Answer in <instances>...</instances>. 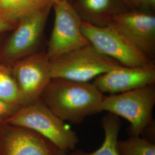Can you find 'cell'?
I'll use <instances>...</instances> for the list:
<instances>
[{"mask_svg": "<svg viewBox=\"0 0 155 155\" xmlns=\"http://www.w3.org/2000/svg\"><path fill=\"white\" fill-rule=\"evenodd\" d=\"M56 149L39 133L0 118V155H54Z\"/></svg>", "mask_w": 155, "mask_h": 155, "instance_id": "30bf717a", "label": "cell"}, {"mask_svg": "<svg viewBox=\"0 0 155 155\" xmlns=\"http://www.w3.org/2000/svg\"><path fill=\"white\" fill-rule=\"evenodd\" d=\"M71 4L83 21L97 26H106L112 17L129 10L121 0H73Z\"/></svg>", "mask_w": 155, "mask_h": 155, "instance_id": "7c38bea8", "label": "cell"}, {"mask_svg": "<svg viewBox=\"0 0 155 155\" xmlns=\"http://www.w3.org/2000/svg\"><path fill=\"white\" fill-rule=\"evenodd\" d=\"M4 119L10 124L39 133L58 148L67 152L74 150L79 141L76 133L56 116L40 98L32 104L20 107Z\"/></svg>", "mask_w": 155, "mask_h": 155, "instance_id": "7a4b0ae2", "label": "cell"}, {"mask_svg": "<svg viewBox=\"0 0 155 155\" xmlns=\"http://www.w3.org/2000/svg\"><path fill=\"white\" fill-rule=\"evenodd\" d=\"M117 150L120 155H155V144L141 136L118 140Z\"/></svg>", "mask_w": 155, "mask_h": 155, "instance_id": "2e32d148", "label": "cell"}, {"mask_svg": "<svg viewBox=\"0 0 155 155\" xmlns=\"http://www.w3.org/2000/svg\"><path fill=\"white\" fill-rule=\"evenodd\" d=\"M52 6L32 13L18 21L2 51L4 60L16 62L36 52Z\"/></svg>", "mask_w": 155, "mask_h": 155, "instance_id": "ba28073f", "label": "cell"}, {"mask_svg": "<svg viewBox=\"0 0 155 155\" xmlns=\"http://www.w3.org/2000/svg\"><path fill=\"white\" fill-rule=\"evenodd\" d=\"M12 74L18 89L21 106L37 101L52 79L46 52H36L16 61Z\"/></svg>", "mask_w": 155, "mask_h": 155, "instance_id": "52a82bcc", "label": "cell"}, {"mask_svg": "<svg viewBox=\"0 0 155 155\" xmlns=\"http://www.w3.org/2000/svg\"><path fill=\"white\" fill-rule=\"evenodd\" d=\"M54 155H69L68 153V152L66 151H64L63 150H60L59 148H57V149L56 150L55 152Z\"/></svg>", "mask_w": 155, "mask_h": 155, "instance_id": "ffe728a7", "label": "cell"}, {"mask_svg": "<svg viewBox=\"0 0 155 155\" xmlns=\"http://www.w3.org/2000/svg\"><path fill=\"white\" fill-rule=\"evenodd\" d=\"M104 96L92 83L52 78L40 98L64 121L80 124L87 117L103 111Z\"/></svg>", "mask_w": 155, "mask_h": 155, "instance_id": "6da1fadb", "label": "cell"}, {"mask_svg": "<svg viewBox=\"0 0 155 155\" xmlns=\"http://www.w3.org/2000/svg\"><path fill=\"white\" fill-rule=\"evenodd\" d=\"M154 62L143 66L120 67L95 78L92 83L104 93L118 94L155 84Z\"/></svg>", "mask_w": 155, "mask_h": 155, "instance_id": "8fae6325", "label": "cell"}, {"mask_svg": "<svg viewBox=\"0 0 155 155\" xmlns=\"http://www.w3.org/2000/svg\"><path fill=\"white\" fill-rule=\"evenodd\" d=\"M129 10L152 12L155 8V0H121Z\"/></svg>", "mask_w": 155, "mask_h": 155, "instance_id": "e0dca14e", "label": "cell"}, {"mask_svg": "<svg viewBox=\"0 0 155 155\" xmlns=\"http://www.w3.org/2000/svg\"><path fill=\"white\" fill-rule=\"evenodd\" d=\"M0 100L12 109L16 110L21 107L18 89L12 72L0 63Z\"/></svg>", "mask_w": 155, "mask_h": 155, "instance_id": "9a60e30c", "label": "cell"}, {"mask_svg": "<svg viewBox=\"0 0 155 155\" xmlns=\"http://www.w3.org/2000/svg\"><path fill=\"white\" fill-rule=\"evenodd\" d=\"M102 127L105 140L98 150L90 153L77 152L71 155H120L117 150L118 136L121 127L119 117L108 113L102 119Z\"/></svg>", "mask_w": 155, "mask_h": 155, "instance_id": "5bb4252c", "label": "cell"}, {"mask_svg": "<svg viewBox=\"0 0 155 155\" xmlns=\"http://www.w3.org/2000/svg\"><path fill=\"white\" fill-rule=\"evenodd\" d=\"M106 25L116 29L153 61L155 16L152 12L127 10L112 17Z\"/></svg>", "mask_w": 155, "mask_h": 155, "instance_id": "9c48e42d", "label": "cell"}, {"mask_svg": "<svg viewBox=\"0 0 155 155\" xmlns=\"http://www.w3.org/2000/svg\"><path fill=\"white\" fill-rule=\"evenodd\" d=\"M51 6L45 0H0V18L17 24L24 17Z\"/></svg>", "mask_w": 155, "mask_h": 155, "instance_id": "4fadbf2b", "label": "cell"}, {"mask_svg": "<svg viewBox=\"0 0 155 155\" xmlns=\"http://www.w3.org/2000/svg\"><path fill=\"white\" fill-rule=\"evenodd\" d=\"M52 7L55 20L46 52L50 61L90 44L82 31L83 20L70 0H58Z\"/></svg>", "mask_w": 155, "mask_h": 155, "instance_id": "8992f818", "label": "cell"}, {"mask_svg": "<svg viewBox=\"0 0 155 155\" xmlns=\"http://www.w3.org/2000/svg\"><path fill=\"white\" fill-rule=\"evenodd\" d=\"M50 66L51 78L90 82L122 65L89 44L50 61Z\"/></svg>", "mask_w": 155, "mask_h": 155, "instance_id": "3957f363", "label": "cell"}, {"mask_svg": "<svg viewBox=\"0 0 155 155\" xmlns=\"http://www.w3.org/2000/svg\"><path fill=\"white\" fill-rule=\"evenodd\" d=\"M12 112L11 109L0 100V118H5L9 116Z\"/></svg>", "mask_w": 155, "mask_h": 155, "instance_id": "d6986e66", "label": "cell"}, {"mask_svg": "<svg viewBox=\"0 0 155 155\" xmlns=\"http://www.w3.org/2000/svg\"><path fill=\"white\" fill-rule=\"evenodd\" d=\"M45 1H47L48 2H49V3L51 4H53L55 2L58 1V0H45Z\"/></svg>", "mask_w": 155, "mask_h": 155, "instance_id": "44dd1931", "label": "cell"}, {"mask_svg": "<svg viewBox=\"0 0 155 155\" xmlns=\"http://www.w3.org/2000/svg\"><path fill=\"white\" fill-rule=\"evenodd\" d=\"M155 84L118 94L104 96L103 111L121 117L130 122V136H141L154 122Z\"/></svg>", "mask_w": 155, "mask_h": 155, "instance_id": "277c9868", "label": "cell"}, {"mask_svg": "<svg viewBox=\"0 0 155 155\" xmlns=\"http://www.w3.org/2000/svg\"><path fill=\"white\" fill-rule=\"evenodd\" d=\"M16 25L17 24L6 21L0 18V34L14 29Z\"/></svg>", "mask_w": 155, "mask_h": 155, "instance_id": "ac0fdd59", "label": "cell"}, {"mask_svg": "<svg viewBox=\"0 0 155 155\" xmlns=\"http://www.w3.org/2000/svg\"><path fill=\"white\" fill-rule=\"evenodd\" d=\"M81 28L90 45L122 66L136 67L153 62L142 51L110 26H97L82 21Z\"/></svg>", "mask_w": 155, "mask_h": 155, "instance_id": "5b68a950", "label": "cell"}]
</instances>
